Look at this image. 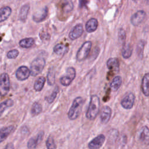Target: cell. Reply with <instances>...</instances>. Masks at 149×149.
Returning <instances> with one entry per match:
<instances>
[{
	"instance_id": "6da1fadb",
	"label": "cell",
	"mask_w": 149,
	"mask_h": 149,
	"mask_svg": "<svg viewBox=\"0 0 149 149\" xmlns=\"http://www.w3.org/2000/svg\"><path fill=\"white\" fill-rule=\"evenodd\" d=\"M100 105V101L98 95H92L86 112V118L89 120H94L97 116Z\"/></svg>"
},
{
	"instance_id": "7a4b0ae2",
	"label": "cell",
	"mask_w": 149,
	"mask_h": 149,
	"mask_svg": "<svg viewBox=\"0 0 149 149\" xmlns=\"http://www.w3.org/2000/svg\"><path fill=\"white\" fill-rule=\"evenodd\" d=\"M83 102L84 100L81 97H77L74 99L68 113L69 119L74 120L78 118L81 111Z\"/></svg>"
},
{
	"instance_id": "3957f363",
	"label": "cell",
	"mask_w": 149,
	"mask_h": 149,
	"mask_svg": "<svg viewBox=\"0 0 149 149\" xmlns=\"http://www.w3.org/2000/svg\"><path fill=\"white\" fill-rule=\"evenodd\" d=\"M45 65V61L43 58H36L34 59L30 65L31 75L36 76L43 70Z\"/></svg>"
},
{
	"instance_id": "277c9868",
	"label": "cell",
	"mask_w": 149,
	"mask_h": 149,
	"mask_svg": "<svg viewBox=\"0 0 149 149\" xmlns=\"http://www.w3.org/2000/svg\"><path fill=\"white\" fill-rule=\"evenodd\" d=\"M76 77V70L73 67H69L66 69V73L62 75L60 79V83L64 86H69Z\"/></svg>"
},
{
	"instance_id": "5b68a950",
	"label": "cell",
	"mask_w": 149,
	"mask_h": 149,
	"mask_svg": "<svg viewBox=\"0 0 149 149\" xmlns=\"http://www.w3.org/2000/svg\"><path fill=\"white\" fill-rule=\"evenodd\" d=\"M91 45L92 43L90 41H86L83 44L76 54V59L78 61H82L88 56Z\"/></svg>"
},
{
	"instance_id": "8992f818",
	"label": "cell",
	"mask_w": 149,
	"mask_h": 149,
	"mask_svg": "<svg viewBox=\"0 0 149 149\" xmlns=\"http://www.w3.org/2000/svg\"><path fill=\"white\" fill-rule=\"evenodd\" d=\"M10 89V80L8 73H3L0 77V91L1 95L8 94Z\"/></svg>"
},
{
	"instance_id": "52a82bcc",
	"label": "cell",
	"mask_w": 149,
	"mask_h": 149,
	"mask_svg": "<svg viewBox=\"0 0 149 149\" xmlns=\"http://www.w3.org/2000/svg\"><path fill=\"white\" fill-rule=\"evenodd\" d=\"M105 140V136L103 134H100L92 139L88 144L89 149H99L103 145Z\"/></svg>"
},
{
	"instance_id": "ba28073f",
	"label": "cell",
	"mask_w": 149,
	"mask_h": 149,
	"mask_svg": "<svg viewBox=\"0 0 149 149\" xmlns=\"http://www.w3.org/2000/svg\"><path fill=\"white\" fill-rule=\"evenodd\" d=\"M30 74V70L26 66H21L19 67L15 73L17 79L20 81H23L27 79Z\"/></svg>"
},
{
	"instance_id": "9c48e42d",
	"label": "cell",
	"mask_w": 149,
	"mask_h": 149,
	"mask_svg": "<svg viewBox=\"0 0 149 149\" xmlns=\"http://www.w3.org/2000/svg\"><path fill=\"white\" fill-rule=\"evenodd\" d=\"M135 100V96L132 93H129L122 100L120 104L126 109H130L133 107Z\"/></svg>"
},
{
	"instance_id": "30bf717a",
	"label": "cell",
	"mask_w": 149,
	"mask_h": 149,
	"mask_svg": "<svg viewBox=\"0 0 149 149\" xmlns=\"http://www.w3.org/2000/svg\"><path fill=\"white\" fill-rule=\"evenodd\" d=\"M44 136V132L41 131L39 132L36 136L30 138L27 142V148L29 149H34L41 142Z\"/></svg>"
},
{
	"instance_id": "8fae6325",
	"label": "cell",
	"mask_w": 149,
	"mask_h": 149,
	"mask_svg": "<svg viewBox=\"0 0 149 149\" xmlns=\"http://www.w3.org/2000/svg\"><path fill=\"white\" fill-rule=\"evenodd\" d=\"M112 114V110L108 106H104L102 107L100 114L101 122L103 124L107 123L111 119Z\"/></svg>"
},
{
	"instance_id": "7c38bea8",
	"label": "cell",
	"mask_w": 149,
	"mask_h": 149,
	"mask_svg": "<svg viewBox=\"0 0 149 149\" xmlns=\"http://www.w3.org/2000/svg\"><path fill=\"white\" fill-rule=\"evenodd\" d=\"M145 17H146V13L144 11L138 10L132 16L130 19L131 23L133 26H137L143 21Z\"/></svg>"
},
{
	"instance_id": "4fadbf2b",
	"label": "cell",
	"mask_w": 149,
	"mask_h": 149,
	"mask_svg": "<svg viewBox=\"0 0 149 149\" xmlns=\"http://www.w3.org/2000/svg\"><path fill=\"white\" fill-rule=\"evenodd\" d=\"M83 33V27L82 24H78L76 25L69 34V37L72 40L79 38Z\"/></svg>"
},
{
	"instance_id": "5bb4252c",
	"label": "cell",
	"mask_w": 149,
	"mask_h": 149,
	"mask_svg": "<svg viewBox=\"0 0 149 149\" xmlns=\"http://www.w3.org/2000/svg\"><path fill=\"white\" fill-rule=\"evenodd\" d=\"M139 139L144 145H149V128L147 126H144L141 128L139 134Z\"/></svg>"
},
{
	"instance_id": "9a60e30c",
	"label": "cell",
	"mask_w": 149,
	"mask_h": 149,
	"mask_svg": "<svg viewBox=\"0 0 149 149\" xmlns=\"http://www.w3.org/2000/svg\"><path fill=\"white\" fill-rule=\"evenodd\" d=\"M48 9L47 7H45L41 10L36 12L33 16V19L34 22L39 23L44 20L47 16Z\"/></svg>"
},
{
	"instance_id": "2e32d148",
	"label": "cell",
	"mask_w": 149,
	"mask_h": 149,
	"mask_svg": "<svg viewBox=\"0 0 149 149\" xmlns=\"http://www.w3.org/2000/svg\"><path fill=\"white\" fill-rule=\"evenodd\" d=\"M107 68L111 71L115 73L118 72L119 70V62L117 58H111L107 62Z\"/></svg>"
},
{
	"instance_id": "e0dca14e",
	"label": "cell",
	"mask_w": 149,
	"mask_h": 149,
	"mask_svg": "<svg viewBox=\"0 0 149 149\" xmlns=\"http://www.w3.org/2000/svg\"><path fill=\"white\" fill-rule=\"evenodd\" d=\"M141 91L145 96H149V73H146L143 77L141 85Z\"/></svg>"
},
{
	"instance_id": "ac0fdd59",
	"label": "cell",
	"mask_w": 149,
	"mask_h": 149,
	"mask_svg": "<svg viewBox=\"0 0 149 149\" xmlns=\"http://www.w3.org/2000/svg\"><path fill=\"white\" fill-rule=\"evenodd\" d=\"M14 129L15 127L13 125L1 128L0 131V141L2 142L4 140H5L8 136L13 132Z\"/></svg>"
},
{
	"instance_id": "d6986e66",
	"label": "cell",
	"mask_w": 149,
	"mask_h": 149,
	"mask_svg": "<svg viewBox=\"0 0 149 149\" xmlns=\"http://www.w3.org/2000/svg\"><path fill=\"white\" fill-rule=\"evenodd\" d=\"M98 27V21L96 19L91 18L86 24V30L88 33H92L96 30Z\"/></svg>"
},
{
	"instance_id": "ffe728a7",
	"label": "cell",
	"mask_w": 149,
	"mask_h": 149,
	"mask_svg": "<svg viewBox=\"0 0 149 149\" xmlns=\"http://www.w3.org/2000/svg\"><path fill=\"white\" fill-rule=\"evenodd\" d=\"M122 84V78L120 76H116L113 77L110 83V88L113 91H117Z\"/></svg>"
},
{
	"instance_id": "44dd1931",
	"label": "cell",
	"mask_w": 149,
	"mask_h": 149,
	"mask_svg": "<svg viewBox=\"0 0 149 149\" xmlns=\"http://www.w3.org/2000/svg\"><path fill=\"white\" fill-rule=\"evenodd\" d=\"M12 12L11 8L9 6L2 8L0 11V22H2L6 20L10 15Z\"/></svg>"
},
{
	"instance_id": "7402d4cb",
	"label": "cell",
	"mask_w": 149,
	"mask_h": 149,
	"mask_svg": "<svg viewBox=\"0 0 149 149\" xmlns=\"http://www.w3.org/2000/svg\"><path fill=\"white\" fill-rule=\"evenodd\" d=\"M45 78L44 76H40L38 77L34 84V88L36 91H40L44 87L45 83Z\"/></svg>"
},
{
	"instance_id": "603a6c76",
	"label": "cell",
	"mask_w": 149,
	"mask_h": 149,
	"mask_svg": "<svg viewBox=\"0 0 149 149\" xmlns=\"http://www.w3.org/2000/svg\"><path fill=\"white\" fill-rule=\"evenodd\" d=\"M68 50V48L62 44H58L54 48V52L58 55H65Z\"/></svg>"
},
{
	"instance_id": "cb8c5ba5",
	"label": "cell",
	"mask_w": 149,
	"mask_h": 149,
	"mask_svg": "<svg viewBox=\"0 0 149 149\" xmlns=\"http://www.w3.org/2000/svg\"><path fill=\"white\" fill-rule=\"evenodd\" d=\"M30 6L29 5H24L23 6L20 10L19 14V19L22 22H24L27 17L28 12L29 10Z\"/></svg>"
},
{
	"instance_id": "d4e9b609",
	"label": "cell",
	"mask_w": 149,
	"mask_h": 149,
	"mask_svg": "<svg viewBox=\"0 0 149 149\" xmlns=\"http://www.w3.org/2000/svg\"><path fill=\"white\" fill-rule=\"evenodd\" d=\"M121 53L122 56L125 59H127L130 57L132 54V48L129 44H126L123 45Z\"/></svg>"
},
{
	"instance_id": "484cf974",
	"label": "cell",
	"mask_w": 149,
	"mask_h": 149,
	"mask_svg": "<svg viewBox=\"0 0 149 149\" xmlns=\"http://www.w3.org/2000/svg\"><path fill=\"white\" fill-rule=\"evenodd\" d=\"M34 43V40L33 38H26L19 41V45L24 48H30Z\"/></svg>"
},
{
	"instance_id": "4316f807",
	"label": "cell",
	"mask_w": 149,
	"mask_h": 149,
	"mask_svg": "<svg viewBox=\"0 0 149 149\" xmlns=\"http://www.w3.org/2000/svg\"><path fill=\"white\" fill-rule=\"evenodd\" d=\"M42 112V107L38 102H34L31 108V113L33 116L38 115Z\"/></svg>"
},
{
	"instance_id": "83f0119b",
	"label": "cell",
	"mask_w": 149,
	"mask_h": 149,
	"mask_svg": "<svg viewBox=\"0 0 149 149\" xmlns=\"http://www.w3.org/2000/svg\"><path fill=\"white\" fill-rule=\"evenodd\" d=\"M58 92H59V88L58 86H56L54 89V90L52 91V92L49 95L45 97V100L48 102V103L51 104L52 102H54V101L55 100V99L57 96Z\"/></svg>"
},
{
	"instance_id": "f1b7e54d",
	"label": "cell",
	"mask_w": 149,
	"mask_h": 149,
	"mask_svg": "<svg viewBox=\"0 0 149 149\" xmlns=\"http://www.w3.org/2000/svg\"><path fill=\"white\" fill-rule=\"evenodd\" d=\"M13 105V101L11 99H8L3 102H2L0 104V112L1 114L3 113V112L8 108H9L10 107H12Z\"/></svg>"
},
{
	"instance_id": "f546056e",
	"label": "cell",
	"mask_w": 149,
	"mask_h": 149,
	"mask_svg": "<svg viewBox=\"0 0 149 149\" xmlns=\"http://www.w3.org/2000/svg\"><path fill=\"white\" fill-rule=\"evenodd\" d=\"M47 81L49 85H53L55 83V72L52 69H50L48 73Z\"/></svg>"
},
{
	"instance_id": "4dcf8cb0",
	"label": "cell",
	"mask_w": 149,
	"mask_h": 149,
	"mask_svg": "<svg viewBox=\"0 0 149 149\" xmlns=\"http://www.w3.org/2000/svg\"><path fill=\"white\" fill-rule=\"evenodd\" d=\"M45 145L47 149H55L56 147L54 139L52 136H49L47 138L45 142Z\"/></svg>"
},
{
	"instance_id": "1f68e13d",
	"label": "cell",
	"mask_w": 149,
	"mask_h": 149,
	"mask_svg": "<svg viewBox=\"0 0 149 149\" xmlns=\"http://www.w3.org/2000/svg\"><path fill=\"white\" fill-rule=\"evenodd\" d=\"M62 5H63V10L66 12H68L72 10L73 7V3L70 0H64V2Z\"/></svg>"
},
{
	"instance_id": "d6a6232c",
	"label": "cell",
	"mask_w": 149,
	"mask_h": 149,
	"mask_svg": "<svg viewBox=\"0 0 149 149\" xmlns=\"http://www.w3.org/2000/svg\"><path fill=\"white\" fill-rule=\"evenodd\" d=\"M19 52L17 49L10 50L7 54V57L9 59H15L19 55Z\"/></svg>"
},
{
	"instance_id": "836d02e7",
	"label": "cell",
	"mask_w": 149,
	"mask_h": 149,
	"mask_svg": "<svg viewBox=\"0 0 149 149\" xmlns=\"http://www.w3.org/2000/svg\"><path fill=\"white\" fill-rule=\"evenodd\" d=\"M118 38H119V40L120 41H121L122 42H124L125 39H126V33H125V30L123 29H120L119 30Z\"/></svg>"
},
{
	"instance_id": "e575fe53",
	"label": "cell",
	"mask_w": 149,
	"mask_h": 149,
	"mask_svg": "<svg viewBox=\"0 0 149 149\" xmlns=\"http://www.w3.org/2000/svg\"><path fill=\"white\" fill-rule=\"evenodd\" d=\"M109 133V139H111L112 140L113 139H115L118 135V131L116 129H111Z\"/></svg>"
},
{
	"instance_id": "d590c367",
	"label": "cell",
	"mask_w": 149,
	"mask_h": 149,
	"mask_svg": "<svg viewBox=\"0 0 149 149\" xmlns=\"http://www.w3.org/2000/svg\"><path fill=\"white\" fill-rule=\"evenodd\" d=\"M133 1H135V2H136V1H137L138 0H133Z\"/></svg>"
}]
</instances>
